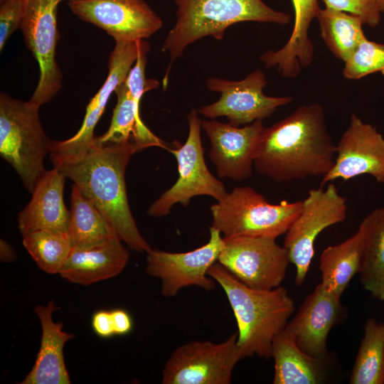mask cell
<instances>
[{
	"mask_svg": "<svg viewBox=\"0 0 384 384\" xmlns=\"http://www.w3.org/2000/svg\"><path fill=\"white\" fill-rule=\"evenodd\" d=\"M336 145L319 103L302 105L264 128L254 168L277 182L324 176L333 167Z\"/></svg>",
	"mask_w": 384,
	"mask_h": 384,
	"instance_id": "1",
	"label": "cell"
},
{
	"mask_svg": "<svg viewBox=\"0 0 384 384\" xmlns=\"http://www.w3.org/2000/svg\"><path fill=\"white\" fill-rule=\"evenodd\" d=\"M139 151L132 142L103 143L95 136L85 150L52 162L103 213L122 242L148 252L151 247L131 213L124 179L130 158Z\"/></svg>",
	"mask_w": 384,
	"mask_h": 384,
	"instance_id": "2",
	"label": "cell"
},
{
	"mask_svg": "<svg viewBox=\"0 0 384 384\" xmlns=\"http://www.w3.org/2000/svg\"><path fill=\"white\" fill-rule=\"evenodd\" d=\"M208 274L222 287L233 311L242 359L255 355L271 358L273 339L285 328L295 309L287 289L249 287L218 262L209 268Z\"/></svg>",
	"mask_w": 384,
	"mask_h": 384,
	"instance_id": "3",
	"label": "cell"
},
{
	"mask_svg": "<svg viewBox=\"0 0 384 384\" xmlns=\"http://www.w3.org/2000/svg\"><path fill=\"white\" fill-rule=\"evenodd\" d=\"M177 6L176 21L167 33L162 51L169 54L170 63L164 78L168 85L172 63L181 57L191 44L206 36L224 37L230 26L244 21L286 25L291 16L276 11L262 0H173Z\"/></svg>",
	"mask_w": 384,
	"mask_h": 384,
	"instance_id": "4",
	"label": "cell"
},
{
	"mask_svg": "<svg viewBox=\"0 0 384 384\" xmlns=\"http://www.w3.org/2000/svg\"><path fill=\"white\" fill-rule=\"evenodd\" d=\"M39 108L29 100L0 94V154L30 193L46 171L43 161L53 141L41 125Z\"/></svg>",
	"mask_w": 384,
	"mask_h": 384,
	"instance_id": "5",
	"label": "cell"
},
{
	"mask_svg": "<svg viewBox=\"0 0 384 384\" xmlns=\"http://www.w3.org/2000/svg\"><path fill=\"white\" fill-rule=\"evenodd\" d=\"M302 208V201L271 204L250 186L235 187L210 206L212 225L223 238L250 236L275 239L287 233Z\"/></svg>",
	"mask_w": 384,
	"mask_h": 384,
	"instance_id": "6",
	"label": "cell"
},
{
	"mask_svg": "<svg viewBox=\"0 0 384 384\" xmlns=\"http://www.w3.org/2000/svg\"><path fill=\"white\" fill-rule=\"evenodd\" d=\"M347 210L346 198L339 194L334 183H329L325 189L321 186L309 190L283 242L296 269L297 285H302L306 279L314 255L316 238L324 229L343 222Z\"/></svg>",
	"mask_w": 384,
	"mask_h": 384,
	"instance_id": "7",
	"label": "cell"
},
{
	"mask_svg": "<svg viewBox=\"0 0 384 384\" xmlns=\"http://www.w3.org/2000/svg\"><path fill=\"white\" fill-rule=\"evenodd\" d=\"M198 112L192 109L187 116L189 129L186 142L177 149H168L176 159L178 178L169 190L151 203L148 209L151 216H165L176 203L186 207L191 198L196 196H209L218 201L228 193L223 183L206 166L201 138V120Z\"/></svg>",
	"mask_w": 384,
	"mask_h": 384,
	"instance_id": "8",
	"label": "cell"
},
{
	"mask_svg": "<svg viewBox=\"0 0 384 384\" xmlns=\"http://www.w3.org/2000/svg\"><path fill=\"white\" fill-rule=\"evenodd\" d=\"M237 332L220 343L193 341L176 348L162 371L164 384H229L242 360Z\"/></svg>",
	"mask_w": 384,
	"mask_h": 384,
	"instance_id": "9",
	"label": "cell"
},
{
	"mask_svg": "<svg viewBox=\"0 0 384 384\" xmlns=\"http://www.w3.org/2000/svg\"><path fill=\"white\" fill-rule=\"evenodd\" d=\"M218 262L245 285L257 289L279 287L290 263L287 249L275 239L234 236L223 238Z\"/></svg>",
	"mask_w": 384,
	"mask_h": 384,
	"instance_id": "10",
	"label": "cell"
},
{
	"mask_svg": "<svg viewBox=\"0 0 384 384\" xmlns=\"http://www.w3.org/2000/svg\"><path fill=\"white\" fill-rule=\"evenodd\" d=\"M61 1L23 0V16L19 28L40 70L36 88L29 101L38 107L50 102L62 87V73L55 60L59 39L57 8Z\"/></svg>",
	"mask_w": 384,
	"mask_h": 384,
	"instance_id": "11",
	"label": "cell"
},
{
	"mask_svg": "<svg viewBox=\"0 0 384 384\" xmlns=\"http://www.w3.org/2000/svg\"><path fill=\"white\" fill-rule=\"evenodd\" d=\"M267 84L265 73L256 70L240 80L209 78L206 87L220 94L215 102L201 107L198 112L206 117H225L229 123L239 127L270 117L279 107L290 103L289 96L272 97L263 90Z\"/></svg>",
	"mask_w": 384,
	"mask_h": 384,
	"instance_id": "12",
	"label": "cell"
},
{
	"mask_svg": "<svg viewBox=\"0 0 384 384\" xmlns=\"http://www.w3.org/2000/svg\"><path fill=\"white\" fill-rule=\"evenodd\" d=\"M224 244L220 231L211 226L208 242L193 250L169 252L151 248L146 252V272L160 279L164 297H175L191 286L211 291L217 283L208 275V270L218 261Z\"/></svg>",
	"mask_w": 384,
	"mask_h": 384,
	"instance_id": "13",
	"label": "cell"
},
{
	"mask_svg": "<svg viewBox=\"0 0 384 384\" xmlns=\"http://www.w3.org/2000/svg\"><path fill=\"white\" fill-rule=\"evenodd\" d=\"M68 6L79 18L102 28L115 43L144 40L163 26L144 0H81L69 1Z\"/></svg>",
	"mask_w": 384,
	"mask_h": 384,
	"instance_id": "14",
	"label": "cell"
},
{
	"mask_svg": "<svg viewBox=\"0 0 384 384\" xmlns=\"http://www.w3.org/2000/svg\"><path fill=\"white\" fill-rule=\"evenodd\" d=\"M336 154L334 166L322 177L321 186L338 178L348 181L363 174L384 183V137L355 114L336 145Z\"/></svg>",
	"mask_w": 384,
	"mask_h": 384,
	"instance_id": "15",
	"label": "cell"
},
{
	"mask_svg": "<svg viewBox=\"0 0 384 384\" xmlns=\"http://www.w3.org/2000/svg\"><path fill=\"white\" fill-rule=\"evenodd\" d=\"M201 128L210 140L209 157L219 177L240 181L252 176L257 146L265 128L262 120L239 127L213 119L201 121Z\"/></svg>",
	"mask_w": 384,
	"mask_h": 384,
	"instance_id": "16",
	"label": "cell"
},
{
	"mask_svg": "<svg viewBox=\"0 0 384 384\" xmlns=\"http://www.w3.org/2000/svg\"><path fill=\"white\" fill-rule=\"evenodd\" d=\"M139 42L115 43L108 63V75L104 84L87 106L82 124L72 137L63 141H54L52 152L60 157L75 155L85 149L95 138L94 129L100 119L107 103L117 87L127 78L136 62Z\"/></svg>",
	"mask_w": 384,
	"mask_h": 384,
	"instance_id": "17",
	"label": "cell"
},
{
	"mask_svg": "<svg viewBox=\"0 0 384 384\" xmlns=\"http://www.w3.org/2000/svg\"><path fill=\"white\" fill-rule=\"evenodd\" d=\"M342 313L341 297L320 283L306 297L285 329L307 354L324 359L329 334Z\"/></svg>",
	"mask_w": 384,
	"mask_h": 384,
	"instance_id": "18",
	"label": "cell"
},
{
	"mask_svg": "<svg viewBox=\"0 0 384 384\" xmlns=\"http://www.w3.org/2000/svg\"><path fill=\"white\" fill-rule=\"evenodd\" d=\"M65 176L56 167L46 171L32 191V198L18 217L22 236L39 230L66 232L70 210L63 201Z\"/></svg>",
	"mask_w": 384,
	"mask_h": 384,
	"instance_id": "19",
	"label": "cell"
},
{
	"mask_svg": "<svg viewBox=\"0 0 384 384\" xmlns=\"http://www.w3.org/2000/svg\"><path fill=\"white\" fill-rule=\"evenodd\" d=\"M129 252L119 238L86 247H73L59 274L81 285L114 277L126 267Z\"/></svg>",
	"mask_w": 384,
	"mask_h": 384,
	"instance_id": "20",
	"label": "cell"
},
{
	"mask_svg": "<svg viewBox=\"0 0 384 384\" xmlns=\"http://www.w3.org/2000/svg\"><path fill=\"white\" fill-rule=\"evenodd\" d=\"M58 308L53 301L46 306H37L35 313L41 326V346L34 365L21 384H70L71 383L64 360L65 343L74 334L63 331V324L54 322L53 313Z\"/></svg>",
	"mask_w": 384,
	"mask_h": 384,
	"instance_id": "21",
	"label": "cell"
},
{
	"mask_svg": "<svg viewBox=\"0 0 384 384\" xmlns=\"http://www.w3.org/2000/svg\"><path fill=\"white\" fill-rule=\"evenodd\" d=\"M292 4L295 18L288 41L279 50H268L260 57L266 68H275L287 78L297 77L313 61L314 45L309 29L321 9L318 0H292Z\"/></svg>",
	"mask_w": 384,
	"mask_h": 384,
	"instance_id": "22",
	"label": "cell"
},
{
	"mask_svg": "<svg viewBox=\"0 0 384 384\" xmlns=\"http://www.w3.org/2000/svg\"><path fill=\"white\" fill-rule=\"evenodd\" d=\"M274 384H317L324 377V359L303 351L284 329L273 339Z\"/></svg>",
	"mask_w": 384,
	"mask_h": 384,
	"instance_id": "23",
	"label": "cell"
},
{
	"mask_svg": "<svg viewBox=\"0 0 384 384\" xmlns=\"http://www.w3.org/2000/svg\"><path fill=\"white\" fill-rule=\"evenodd\" d=\"M114 92L117 100L110 125L105 134L96 136L97 139L103 143L132 142L141 150L150 146L167 149L164 142L144 124L140 116L141 101L133 97L125 80L117 87Z\"/></svg>",
	"mask_w": 384,
	"mask_h": 384,
	"instance_id": "24",
	"label": "cell"
},
{
	"mask_svg": "<svg viewBox=\"0 0 384 384\" xmlns=\"http://www.w3.org/2000/svg\"><path fill=\"white\" fill-rule=\"evenodd\" d=\"M364 247V231L360 225L349 238L327 247L319 259L321 284L332 294L341 297L351 279L359 273Z\"/></svg>",
	"mask_w": 384,
	"mask_h": 384,
	"instance_id": "25",
	"label": "cell"
},
{
	"mask_svg": "<svg viewBox=\"0 0 384 384\" xmlns=\"http://www.w3.org/2000/svg\"><path fill=\"white\" fill-rule=\"evenodd\" d=\"M73 247H86L119 238L103 213L73 184L67 230Z\"/></svg>",
	"mask_w": 384,
	"mask_h": 384,
	"instance_id": "26",
	"label": "cell"
},
{
	"mask_svg": "<svg viewBox=\"0 0 384 384\" xmlns=\"http://www.w3.org/2000/svg\"><path fill=\"white\" fill-rule=\"evenodd\" d=\"M360 225L364 231L360 280L374 298L384 300V207L373 209Z\"/></svg>",
	"mask_w": 384,
	"mask_h": 384,
	"instance_id": "27",
	"label": "cell"
},
{
	"mask_svg": "<svg viewBox=\"0 0 384 384\" xmlns=\"http://www.w3.org/2000/svg\"><path fill=\"white\" fill-rule=\"evenodd\" d=\"M322 40L329 50L343 63L366 37L360 17L345 11L325 7L316 18Z\"/></svg>",
	"mask_w": 384,
	"mask_h": 384,
	"instance_id": "28",
	"label": "cell"
},
{
	"mask_svg": "<svg viewBox=\"0 0 384 384\" xmlns=\"http://www.w3.org/2000/svg\"><path fill=\"white\" fill-rule=\"evenodd\" d=\"M349 383H384V322L366 320Z\"/></svg>",
	"mask_w": 384,
	"mask_h": 384,
	"instance_id": "29",
	"label": "cell"
},
{
	"mask_svg": "<svg viewBox=\"0 0 384 384\" xmlns=\"http://www.w3.org/2000/svg\"><path fill=\"white\" fill-rule=\"evenodd\" d=\"M23 245L38 266L48 274H59L73 248L66 232L52 230L23 235Z\"/></svg>",
	"mask_w": 384,
	"mask_h": 384,
	"instance_id": "30",
	"label": "cell"
},
{
	"mask_svg": "<svg viewBox=\"0 0 384 384\" xmlns=\"http://www.w3.org/2000/svg\"><path fill=\"white\" fill-rule=\"evenodd\" d=\"M375 73L384 75V44L366 38L344 62L343 75L348 80H358Z\"/></svg>",
	"mask_w": 384,
	"mask_h": 384,
	"instance_id": "31",
	"label": "cell"
},
{
	"mask_svg": "<svg viewBox=\"0 0 384 384\" xmlns=\"http://www.w3.org/2000/svg\"><path fill=\"white\" fill-rule=\"evenodd\" d=\"M325 7L350 13L361 18L363 24L377 26L381 12L378 0H321Z\"/></svg>",
	"mask_w": 384,
	"mask_h": 384,
	"instance_id": "32",
	"label": "cell"
},
{
	"mask_svg": "<svg viewBox=\"0 0 384 384\" xmlns=\"http://www.w3.org/2000/svg\"><path fill=\"white\" fill-rule=\"evenodd\" d=\"M23 16V0L0 1V50L20 27Z\"/></svg>",
	"mask_w": 384,
	"mask_h": 384,
	"instance_id": "33",
	"label": "cell"
},
{
	"mask_svg": "<svg viewBox=\"0 0 384 384\" xmlns=\"http://www.w3.org/2000/svg\"><path fill=\"white\" fill-rule=\"evenodd\" d=\"M91 324L93 331L100 337L110 338L114 335L110 311L100 310L95 312Z\"/></svg>",
	"mask_w": 384,
	"mask_h": 384,
	"instance_id": "34",
	"label": "cell"
},
{
	"mask_svg": "<svg viewBox=\"0 0 384 384\" xmlns=\"http://www.w3.org/2000/svg\"><path fill=\"white\" fill-rule=\"evenodd\" d=\"M110 311L114 335L129 334L134 327V321L129 313L123 309H115Z\"/></svg>",
	"mask_w": 384,
	"mask_h": 384,
	"instance_id": "35",
	"label": "cell"
},
{
	"mask_svg": "<svg viewBox=\"0 0 384 384\" xmlns=\"http://www.w3.org/2000/svg\"><path fill=\"white\" fill-rule=\"evenodd\" d=\"M16 254L11 245L4 240L0 241V258L3 262H9L15 260Z\"/></svg>",
	"mask_w": 384,
	"mask_h": 384,
	"instance_id": "36",
	"label": "cell"
},
{
	"mask_svg": "<svg viewBox=\"0 0 384 384\" xmlns=\"http://www.w3.org/2000/svg\"><path fill=\"white\" fill-rule=\"evenodd\" d=\"M379 9L381 13H384V0H378Z\"/></svg>",
	"mask_w": 384,
	"mask_h": 384,
	"instance_id": "37",
	"label": "cell"
},
{
	"mask_svg": "<svg viewBox=\"0 0 384 384\" xmlns=\"http://www.w3.org/2000/svg\"><path fill=\"white\" fill-rule=\"evenodd\" d=\"M63 1V0H62ZM69 1H81V0H68Z\"/></svg>",
	"mask_w": 384,
	"mask_h": 384,
	"instance_id": "38",
	"label": "cell"
},
{
	"mask_svg": "<svg viewBox=\"0 0 384 384\" xmlns=\"http://www.w3.org/2000/svg\"><path fill=\"white\" fill-rule=\"evenodd\" d=\"M0 1H1V0H0Z\"/></svg>",
	"mask_w": 384,
	"mask_h": 384,
	"instance_id": "39",
	"label": "cell"
}]
</instances>
